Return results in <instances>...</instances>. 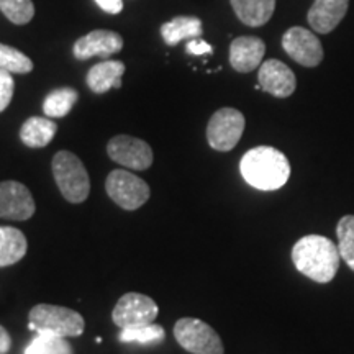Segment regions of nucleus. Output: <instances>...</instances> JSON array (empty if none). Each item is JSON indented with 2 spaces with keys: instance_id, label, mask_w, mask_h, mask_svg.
Wrapping results in <instances>:
<instances>
[{
  "instance_id": "nucleus-1",
  "label": "nucleus",
  "mask_w": 354,
  "mask_h": 354,
  "mask_svg": "<svg viewBox=\"0 0 354 354\" xmlns=\"http://www.w3.org/2000/svg\"><path fill=\"white\" fill-rule=\"evenodd\" d=\"M338 246L320 234H308L300 238L292 248V261L299 272L318 284L333 281L339 268Z\"/></svg>"
},
{
  "instance_id": "nucleus-2",
  "label": "nucleus",
  "mask_w": 354,
  "mask_h": 354,
  "mask_svg": "<svg viewBox=\"0 0 354 354\" xmlns=\"http://www.w3.org/2000/svg\"><path fill=\"white\" fill-rule=\"evenodd\" d=\"M243 179L258 190H277L284 187L290 177L289 159L272 146H256L241 158Z\"/></svg>"
},
{
  "instance_id": "nucleus-3",
  "label": "nucleus",
  "mask_w": 354,
  "mask_h": 354,
  "mask_svg": "<svg viewBox=\"0 0 354 354\" xmlns=\"http://www.w3.org/2000/svg\"><path fill=\"white\" fill-rule=\"evenodd\" d=\"M28 328L38 333L69 338L84 333V318L79 312L61 305L38 304L30 310Z\"/></svg>"
},
{
  "instance_id": "nucleus-4",
  "label": "nucleus",
  "mask_w": 354,
  "mask_h": 354,
  "mask_svg": "<svg viewBox=\"0 0 354 354\" xmlns=\"http://www.w3.org/2000/svg\"><path fill=\"white\" fill-rule=\"evenodd\" d=\"M53 176L63 197L71 203H82L91 194V179L86 166L76 154L59 151L51 161Z\"/></svg>"
},
{
  "instance_id": "nucleus-5",
  "label": "nucleus",
  "mask_w": 354,
  "mask_h": 354,
  "mask_svg": "<svg viewBox=\"0 0 354 354\" xmlns=\"http://www.w3.org/2000/svg\"><path fill=\"white\" fill-rule=\"evenodd\" d=\"M174 338L192 354H223V343L209 323L198 318H180L174 325Z\"/></svg>"
},
{
  "instance_id": "nucleus-6",
  "label": "nucleus",
  "mask_w": 354,
  "mask_h": 354,
  "mask_svg": "<svg viewBox=\"0 0 354 354\" xmlns=\"http://www.w3.org/2000/svg\"><path fill=\"white\" fill-rule=\"evenodd\" d=\"M105 190L109 197L123 210H136L148 202L151 190L149 185L138 176L127 169H115L105 180Z\"/></svg>"
},
{
  "instance_id": "nucleus-7",
  "label": "nucleus",
  "mask_w": 354,
  "mask_h": 354,
  "mask_svg": "<svg viewBox=\"0 0 354 354\" xmlns=\"http://www.w3.org/2000/svg\"><path fill=\"white\" fill-rule=\"evenodd\" d=\"M245 115L240 110L225 107L212 115L207 127V140L215 151H232L245 131Z\"/></svg>"
},
{
  "instance_id": "nucleus-8",
  "label": "nucleus",
  "mask_w": 354,
  "mask_h": 354,
  "mask_svg": "<svg viewBox=\"0 0 354 354\" xmlns=\"http://www.w3.org/2000/svg\"><path fill=\"white\" fill-rule=\"evenodd\" d=\"M158 313L159 308L151 297L138 292H128L115 305L112 320L118 328H133L153 323Z\"/></svg>"
},
{
  "instance_id": "nucleus-9",
  "label": "nucleus",
  "mask_w": 354,
  "mask_h": 354,
  "mask_svg": "<svg viewBox=\"0 0 354 354\" xmlns=\"http://www.w3.org/2000/svg\"><path fill=\"white\" fill-rule=\"evenodd\" d=\"M107 153L112 161L133 171H146L151 167L154 159L151 146L128 135L113 136L107 145Z\"/></svg>"
},
{
  "instance_id": "nucleus-10",
  "label": "nucleus",
  "mask_w": 354,
  "mask_h": 354,
  "mask_svg": "<svg viewBox=\"0 0 354 354\" xmlns=\"http://www.w3.org/2000/svg\"><path fill=\"white\" fill-rule=\"evenodd\" d=\"M282 48L295 63L315 68L323 59V46L315 35L302 26H292L282 37Z\"/></svg>"
},
{
  "instance_id": "nucleus-11",
  "label": "nucleus",
  "mask_w": 354,
  "mask_h": 354,
  "mask_svg": "<svg viewBox=\"0 0 354 354\" xmlns=\"http://www.w3.org/2000/svg\"><path fill=\"white\" fill-rule=\"evenodd\" d=\"M37 210L28 187L15 180L0 183V218L25 221Z\"/></svg>"
},
{
  "instance_id": "nucleus-12",
  "label": "nucleus",
  "mask_w": 354,
  "mask_h": 354,
  "mask_svg": "<svg viewBox=\"0 0 354 354\" xmlns=\"http://www.w3.org/2000/svg\"><path fill=\"white\" fill-rule=\"evenodd\" d=\"M258 81L264 92L279 99L290 97L297 86L295 74L292 73L289 66L279 59H268L259 66Z\"/></svg>"
},
{
  "instance_id": "nucleus-13",
  "label": "nucleus",
  "mask_w": 354,
  "mask_h": 354,
  "mask_svg": "<svg viewBox=\"0 0 354 354\" xmlns=\"http://www.w3.org/2000/svg\"><path fill=\"white\" fill-rule=\"evenodd\" d=\"M123 48V38L117 32L110 30H95L86 37L79 38L74 44L73 53L77 59L86 61L91 57H109L120 53Z\"/></svg>"
},
{
  "instance_id": "nucleus-14",
  "label": "nucleus",
  "mask_w": 354,
  "mask_h": 354,
  "mask_svg": "<svg viewBox=\"0 0 354 354\" xmlns=\"http://www.w3.org/2000/svg\"><path fill=\"white\" fill-rule=\"evenodd\" d=\"M266 44L258 37H238L230 44V64L238 73H251L263 64Z\"/></svg>"
},
{
  "instance_id": "nucleus-15",
  "label": "nucleus",
  "mask_w": 354,
  "mask_h": 354,
  "mask_svg": "<svg viewBox=\"0 0 354 354\" xmlns=\"http://www.w3.org/2000/svg\"><path fill=\"white\" fill-rule=\"evenodd\" d=\"M349 0H315L308 10V24L317 33L333 32L348 12Z\"/></svg>"
},
{
  "instance_id": "nucleus-16",
  "label": "nucleus",
  "mask_w": 354,
  "mask_h": 354,
  "mask_svg": "<svg viewBox=\"0 0 354 354\" xmlns=\"http://www.w3.org/2000/svg\"><path fill=\"white\" fill-rule=\"evenodd\" d=\"M125 64L122 61H104L92 66L87 74V86L94 94H105L110 88L122 87Z\"/></svg>"
},
{
  "instance_id": "nucleus-17",
  "label": "nucleus",
  "mask_w": 354,
  "mask_h": 354,
  "mask_svg": "<svg viewBox=\"0 0 354 354\" xmlns=\"http://www.w3.org/2000/svg\"><path fill=\"white\" fill-rule=\"evenodd\" d=\"M236 17L248 26H263L276 10V0H230Z\"/></svg>"
},
{
  "instance_id": "nucleus-18",
  "label": "nucleus",
  "mask_w": 354,
  "mask_h": 354,
  "mask_svg": "<svg viewBox=\"0 0 354 354\" xmlns=\"http://www.w3.org/2000/svg\"><path fill=\"white\" fill-rule=\"evenodd\" d=\"M56 131L57 125L48 117H32L21 125L20 140L28 148H44L55 138Z\"/></svg>"
},
{
  "instance_id": "nucleus-19",
  "label": "nucleus",
  "mask_w": 354,
  "mask_h": 354,
  "mask_svg": "<svg viewBox=\"0 0 354 354\" xmlns=\"http://www.w3.org/2000/svg\"><path fill=\"white\" fill-rule=\"evenodd\" d=\"M202 33V20L197 17H176L161 26V37L169 46H176L183 39L201 38Z\"/></svg>"
},
{
  "instance_id": "nucleus-20",
  "label": "nucleus",
  "mask_w": 354,
  "mask_h": 354,
  "mask_svg": "<svg viewBox=\"0 0 354 354\" xmlns=\"http://www.w3.org/2000/svg\"><path fill=\"white\" fill-rule=\"evenodd\" d=\"M25 234L13 227H0V268L19 263L26 254Z\"/></svg>"
},
{
  "instance_id": "nucleus-21",
  "label": "nucleus",
  "mask_w": 354,
  "mask_h": 354,
  "mask_svg": "<svg viewBox=\"0 0 354 354\" xmlns=\"http://www.w3.org/2000/svg\"><path fill=\"white\" fill-rule=\"evenodd\" d=\"M77 91L73 87H61L51 91L43 102V112L48 118H63L77 102Z\"/></svg>"
},
{
  "instance_id": "nucleus-22",
  "label": "nucleus",
  "mask_w": 354,
  "mask_h": 354,
  "mask_svg": "<svg viewBox=\"0 0 354 354\" xmlns=\"http://www.w3.org/2000/svg\"><path fill=\"white\" fill-rule=\"evenodd\" d=\"M122 343H140V344H154L165 339V328L156 323L149 325L133 326V328H123L118 335Z\"/></svg>"
},
{
  "instance_id": "nucleus-23",
  "label": "nucleus",
  "mask_w": 354,
  "mask_h": 354,
  "mask_svg": "<svg viewBox=\"0 0 354 354\" xmlns=\"http://www.w3.org/2000/svg\"><path fill=\"white\" fill-rule=\"evenodd\" d=\"M25 354H74L71 344L63 336L38 333L37 338L28 344Z\"/></svg>"
},
{
  "instance_id": "nucleus-24",
  "label": "nucleus",
  "mask_w": 354,
  "mask_h": 354,
  "mask_svg": "<svg viewBox=\"0 0 354 354\" xmlns=\"http://www.w3.org/2000/svg\"><path fill=\"white\" fill-rule=\"evenodd\" d=\"M0 69L8 71L10 74H28L33 71V63L17 48L0 43Z\"/></svg>"
},
{
  "instance_id": "nucleus-25",
  "label": "nucleus",
  "mask_w": 354,
  "mask_h": 354,
  "mask_svg": "<svg viewBox=\"0 0 354 354\" xmlns=\"http://www.w3.org/2000/svg\"><path fill=\"white\" fill-rule=\"evenodd\" d=\"M336 234H338L339 254L349 269L354 271V215H346L339 220Z\"/></svg>"
},
{
  "instance_id": "nucleus-26",
  "label": "nucleus",
  "mask_w": 354,
  "mask_h": 354,
  "mask_svg": "<svg viewBox=\"0 0 354 354\" xmlns=\"http://www.w3.org/2000/svg\"><path fill=\"white\" fill-rule=\"evenodd\" d=\"M0 10L15 25L28 24L35 15L32 0H0Z\"/></svg>"
},
{
  "instance_id": "nucleus-27",
  "label": "nucleus",
  "mask_w": 354,
  "mask_h": 354,
  "mask_svg": "<svg viewBox=\"0 0 354 354\" xmlns=\"http://www.w3.org/2000/svg\"><path fill=\"white\" fill-rule=\"evenodd\" d=\"M13 91H15V82H13L12 74L0 69V112H3L10 105Z\"/></svg>"
},
{
  "instance_id": "nucleus-28",
  "label": "nucleus",
  "mask_w": 354,
  "mask_h": 354,
  "mask_svg": "<svg viewBox=\"0 0 354 354\" xmlns=\"http://www.w3.org/2000/svg\"><path fill=\"white\" fill-rule=\"evenodd\" d=\"M185 51H187L189 55L202 56V55H210V53L214 51V48H212V44L207 43L205 39L194 38V39H189V41H187Z\"/></svg>"
},
{
  "instance_id": "nucleus-29",
  "label": "nucleus",
  "mask_w": 354,
  "mask_h": 354,
  "mask_svg": "<svg viewBox=\"0 0 354 354\" xmlns=\"http://www.w3.org/2000/svg\"><path fill=\"white\" fill-rule=\"evenodd\" d=\"M95 3L104 12L113 13V15L120 13L122 8H123V0H95Z\"/></svg>"
},
{
  "instance_id": "nucleus-30",
  "label": "nucleus",
  "mask_w": 354,
  "mask_h": 354,
  "mask_svg": "<svg viewBox=\"0 0 354 354\" xmlns=\"http://www.w3.org/2000/svg\"><path fill=\"white\" fill-rule=\"evenodd\" d=\"M10 346H12L10 335H8V331L0 325V354H7L10 351Z\"/></svg>"
}]
</instances>
